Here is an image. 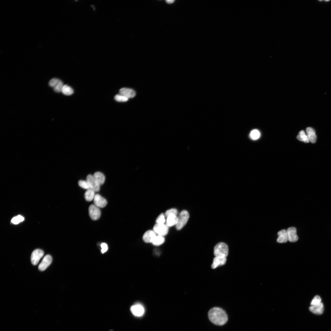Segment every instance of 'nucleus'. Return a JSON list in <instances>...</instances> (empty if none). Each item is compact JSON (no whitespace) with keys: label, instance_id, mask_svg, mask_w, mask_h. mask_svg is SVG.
<instances>
[{"label":"nucleus","instance_id":"7","mask_svg":"<svg viewBox=\"0 0 331 331\" xmlns=\"http://www.w3.org/2000/svg\"><path fill=\"white\" fill-rule=\"evenodd\" d=\"M86 181L88 182L90 189L95 192H98L100 190V186L95 179L93 175H88L86 178Z\"/></svg>","mask_w":331,"mask_h":331},{"label":"nucleus","instance_id":"8","mask_svg":"<svg viewBox=\"0 0 331 331\" xmlns=\"http://www.w3.org/2000/svg\"><path fill=\"white\" fill-rule=\"evenodd\" d=\"M288 240L291 242H295L298 239L297 234V230L295 227H291L289 228L287 230Z\"/></svg>","mask_w":331,"mask_h":331},{"label":"nucleus","instance_id":"22","mask_svg":"<svg viewBox=\"0 0 331 331\" xmlns=\"http://www.w3.org/2000/svg\"><path fill=\"white\" fill-rule=\"evenodd\" d=\"M61 92L66 95L69 96L73 94L74 90L70 86L67 85H65L63 86L62 88Z\"/></svg>","mask_w":331,"mask_h":331},{"label":"nucleus","instance_id":"21","mask_svg":"<svg viewBox=\"0 0 331 331\" xmlns=\"http://www.w3.org/2000/svg\"><path fill=\"white\" fill-rule=\"evenodd\" d=\"M299 140L305 143L309 142V140L307 135L303 130L301 131L297 137Z\"/></svg>","mask_w":331,"mask_h":331},{"label":"nucleus","instance_id":"12","mask_svg":"<svg viewBox=\"0 0 331 331\" xmlns=\"http://www.w3.org/2000/svg\"><path fill=\"white\" fill-rule=\"evenodd\" d=\"M156 236V233L154 231L149 230L145 233L143 238L146 243H153Z\"/></svg>","mask_w":331,"mask_h":331},{"label":"nucleus","instance_id":"2","mask_svg":"<svg viewBox=\"0 0 331 331\" xmlns=\"http://www.w3.org/2000/svg\"><path fill=\"white\" fill-rule=\"evenodd\" d=\"M228 253V247L225 243H219L214 247V254L215 257L226 258Z\"/></svg>","mask_w":331,"mask_h":331},{"label":"nucleus","instance_id":"16","mask_svg":"<svg viewBox=\"0 0 331 331\" xmlns=\"http://www.w3.org/2000/svg\"><path fill=\"white\" fill-rule=\"evenodd\" d=\"M310 310L312 313L317 314H321L324 311V306L323 303L312 306L309 308Z\"/></svg>","mask_w":331,"mask_h":331},{"label":"nucleus","instance_id":"29","mask_svg":"<svg viewBox=\"0 0 331 331\" xmlns=\"http://www.w3.org/2000/svg\"><path fill=\"white\" fill-rule=\"evenodd\" d=\"M165 221V217L163 213L161 214L157 218L156 222L158 224H164Z\"/></svg>","mask_w":331,"mask_h":331},{"label":"nucleus","instance_id":"11","mask_svg":"<svg viewBox=\"0 0 331 331\" xmlns=\"http://www.w3.org/2000/svg\"><path fill=\"white\" fill-rule=\"evenodd\" d=\"M94 205L99 208H103L107 204V201L104 198L99 194L95 195L94 199Z\"/></svg>","mask_w":331,"mask_h":331},{"label":"nucleus","instance_id":"19","mask_svg":"<svg viewBox=\"0 0 331 331\" xmlns=\"http://www.w3.org/2000/svg\"><path fill=\"white\" fill-rule=\"evenodd\" d=\"M93 176L100 186L104 183L105 181V177L103 173L99 172H96L94 174Z\"/></svg>","mask_w":331,"mask_h":331},{"label":"nucleus","instance_id":"3","mask_svg":"<svg viewBox=\"0 0 331 331\" xmlns=\"http://www.w3.org/2000/svg\"><path fill=\"white\" fill-rule=\"evenodd\" d=\"M178 218V222L176 225L177 230H180L186 224L189 218V214L186 210L182 211L180 214Z\"/></svg>","mask_w":331,"mask_h":331},{"label":"nucleus","instance_id":"14","mask_svg":"<svg viewBox=\"0 0 331 331\" xmlns=\"http://www.w3.org/2000/svg\"><path fill=\"white\" fill-rule=\"evenodd\" d=\"M119 92L120 94L129 98H133L136 95L135 91L128 88H122L119 90Z\"/></svg>","mask_w":331,"mask_h":331},{"label":"nucleus","instance_id":"4","mask_svg":"<svg viewBox=\"0 0 331 331\" xmlns=\"http://www.w3.org/2000/svg\"><path fill=\"white\" fill-rule=\"evenodd\" d=\"M89 213L90 217L93 220H97L100 217V210L99 207L95 205H92L89 207Z\"/></svg>","mask_w":331,"mask_h":331},{"label":"nucleus","instance_id":"13","mask_svg":"<svg viewBox=\"0 0 331 331\" xmlns=\"http://www.w3.org/2000/svg\"><path fill=\"white\" fill-rule=\"evenodd\" d=\"M227 260L226 258L215 257L213 259V263L211 265L212 268L215 269L218 267L225 264Z\"/></svg>","mask_w":331,"mask_h":331},{"label":"nucleus","instance_id":"6","mask_svg":"<svg viewBox=\"0 0 331 331\" xmlns=\"http://www.w3.org/2000/svg\"><path fill=\"white\" fill-rule=\"evenodd\" d=\"M44 253L42 250L37 249L32 252L31 257L32 263L34 265H37L40 259L44 255Z\"/></svg>","mask_w":331,"mask_h":331},{"label":"nucleus","instance_id":"34","mask_svg":"<svg viewBox=\"0 0 331 331\" xmlns=\"http://www.w3.org/2000/svg\"><path fill=\"white\" fill-rule=\"evenodd\" d=\"M166 2L168 4H171L174 2V0H167Z\"/></svg>","mask_w":331,"mask_h":331},{"label":"nucleus","instance_id":"27","mask_svg":"<svg viewBox=\"0 0 331 331\" xmlns=\"http://www.w3.org/2000/svg\"><path fill=\"white\" fill-rule=\"evenodd\" d=\"M78 184L81 187L85 189L88 190L90 189L86 181L80 180L78 182Z\"/></svg>","mask_w":331,"mask_h":331},{"label":"nucleus","instance_id":"5","mask_svg":"<svg viewBox=\"0 0 331 331\" xmlns=\"http://www.w3.org/2000/svg\"><path fill=\"white\" fill-rule=\"evenodd\" d=\"M154 231L159 235L162 236L167 235L168 232V227L164 224H156L154 227Z\"/></svg>","mask_w":331,"mask_h":331},{"label":"nucleus","instance_id":"17","mask_svg":"<svg viewBox=\"0 0 331 331\" xmlns=\"http://www.w3.org/2000/svg\"><path fill=\"white\" fill-rule=\"evenodd\" d=\"M306 131L309 141L312 143H315L316 141L317 136L315 130L311 127H308L306 129Z\"/></svg>","mask_w":331,"mask_h":331},{"label":"nucleus","instance_id":"26","mask_svg":"<svg viewBox=\"0 0 331 331\" xmlns=\"http://www.w3.org/2000/svg\"><path fill=\"white\" fill-rule=\"evenodd\" d=\"M114 99H115V100L117 101L118 102H126L129 100V98L121 94H118L116 95L115 97H114Z\"/></svg>","mask_w":331,"mask_h":331},{"label":"nucleus","instance_id":"28","mask_svg":"<svg viewBox=\"0 0 331 331\" xmlns=\"http://www.w3.org/2000/svg\"><path fill=\"white\" fill-rule=\"evenodd\" d=\"M63 85H64L63 82L60 80L57 85L54 88V91L58 93L61 92L62 89Z\"/></svg>","mask_w":331,"mask_h":331},{"label":"nucleus","instance_id":"32","mask_svg":"<svg viewBox=\"0 0 331 331\" xmlns=\"http://www.w3.org/2000/svg\"><path fill=\"white\" fill-rule=\"evenodd\" d=\"M177 211L176 209H171L167 210L165 212V215L167 217L170 214H171L177 215Z\"/></svg>","mask_w":331,"mask_h":331},{"label":"nucleus","instance_id":"9","mask_svg":"<svg viewBox=\"0 0 331 331\" xmlns=\"http://www.w3.org/2000/svg\"><path fill=\"white\" fill-rule=\"evenodd\" d=\"M52 260V256L50 255L45 256L39 266V270L41 271L45 270L51 263Z\"/></svg>","mask_w":331,"mask_h":331},{"label":"nucleus","instance_id":"10","mask_svg":"<svg viewBox=\"0 0 331 331\" xmlns=\"http://www.w3.org/2000/svg\"><path fill=\"white\" fill-rule=\"evenodd\" d=\"M130 310L134 315L137 317L142 316L145 313L144 308L140 304L133 305L131 307Z\"/></svg>","mask_w":331,"mask_h":331},{"label":"nucleus","instance_id":"25","mask_svg":"<svg viewBox=\"0 0 331 331\" xmlns=\"http://www.w3.org/2000/svg\"><path fill=\"white\" fill-rule=\"evenodd\" d=\"M24 220V218L23 216L19 215L13 218L11 220V222L13 224H17L23 221Z\"/></svg>","mask_w":331,"mask_h":331},{"label":"nucleus","instance_id":"30","mask_svg":"<svg viewBox=\"0 0 331 331\" xmlns=\"http://www.w3.org/2000/svg\"><path fill=\"white\" fill-rule=\"evenodd\" d=\"M321 297L319 296H316L312 301L311 304V306H313V305L320 303L321 302Z\"/></svg>","mask_w":331,"mask_h":331},{"label":"nucleus","instance_id":"31","mask_svg":"<svg viewBox=\"0 0 331 331\" xmlns=\"http://www.w3.org/2000/svg\"><path fill=\"white\" fill-rule=\"evenodd\" d=\"M60 81V80L58 79L53 78L50 81L49 85L50 86L54 88L57 85Z\"/></svg>","mask_w":331,"mask_h":331},{"label":"nucleus","instance_id":"24","mask_svg":"<svg viewBox=\"0 0 331 331\" xmlns=\"http://www.w3.org/2000/svg\"><path fill=\"white\" fill-rule=\"evenodd\" d=\"M250 137L253 140H256L259 138L260 133L259 131L257 130H252L250 133Z\"/></svg>","mask_w":331,"mask_h":331},{"label":"nucleus","instance_id":"1","mask_svg":"<svg viewBox=\"0 0 331 331\" xmlns=\"http://www.w3.org/2000/svg\"><path fill=\"white\" fill-rule=\"evenodd\" d=\"M208 316L210 321L214 324L223 326L227 322L228 316L225 311L218 307H214L209 312Z\"/></svg>","mask_w":331,"mask_h":331},{"label":"nucleus","instance_id":"15","mask_svg":"<svg viewBox=\"0 0 331 331\" xmlns=\"http://www.w3.org/2000/svg\"><path fill=\"white\" fill-rule=\"evenodd\" d=\"M278 237L277 242L280 243H286L287 242L288 239L287 231L285 230H283L279 231L277 233Z\"/></svg>","mask_w":331,"mask_h":331},{"label":"nucleus","instance_id":"23","mask_svg":"<svg viewBox=\"0 0 331 331\" xmlns=\"http://www.w3.org/2000/svg\"><path fill=\"white\" fill-rule=\"evenodd\" d=\"M165 241V239L163 236L159 235L157 236L153 242V244L156 246H159L163 244Z\"/></svg>","mask_w":331,"mask_h":331},{"label":"nucleus","instance_id":"20","mask_svg":"<svg viewBox=\"0 0 331 331\" xmlns=\"http://www.w3.org/2000/svg\"><path fill=\"white\" fill-rule=\"evenodd\" d=\"M95 192L93 190L90 189L86 190L84 194V197L86 200L88 201H91L94 199L95 195Z\"/></svg>","mask_w":331,"mask_h":331},{"label":"nucleus","instance_id":"33","mask_svg":"<svg viewBox=\"0 0 331 331\" xmlns=\"http://www.w3.org/2000/svg\"><path fill=\"white\" fill-rule=\"evenodd\" d=\"M101 252L104 253L107 251L108 249L107 245L105 243L102 244L101 245Z\"/></svg>","mask_w":331,"mask_h":331},{"label":"nucleus","instance_id":"18","mask_svg":"<svg viewBox=\"0 0 331 331\" xmlns=\"http://www.w3.org/2000/svg\"><path fill=\"white\" fill-rule=\"evenodd\" d=\"M178 222V217L174 214H170L167 217L166 225L168 227L176 225Z\"/></svg>","mask_w":331,"mask_h":331}]
</instances>
